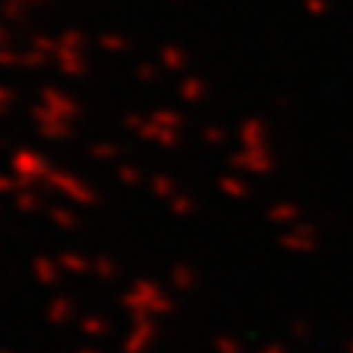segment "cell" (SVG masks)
<instances>
[{"label": "cell", "mask_w": 353, "mask_h": 353, "mask_svg": "<svg viewBox=\"0 0 353 353\" xmlns=\"http://www.w3.org/2000/svg\"><path fill=\"white\" fill-rule=\"evenodd\" d=\"M85 353H94V350H85Z\"/></svg>", "instance_id": "30bf717a"}, {"label": "cell", "mask_w": 353, "mask_h": 353, "mask_svg": "<svg viewBox=\"0 0 353 353\" xmlns=\"http://www.w3.org/2000/svg\"><path fill=\"white\" fill-rule=\"evenodd\" d=\"M271 218L274 221H292V218H297V209L294 206H274L271 209Z\"/></svg>", "instance_id": "3957f363"}, {"label": "cell", "mask_w": 353, "mask_h": 353, "mask_svg": "<svg viewBox=\"0 0 353 353\" xmlns=\"http://www.w3.org/2000/svg\"><path fill=\"white\" fill-rule=\"evenodd\" d=\"M176 280H180V283H176V285H180V289H192V280H194V274H189V277H185V271L180 268V271H176Z\"/></svg>", "instance_id": "5b68a950"}, {"label": "cell", "mask_w": 353, "mask_h": 353, "mask_svg": "<svg viewBox=\"0 0 353 353\" xmlns=\"http://www.w3.org/2000/svg\"><path fill=\"white\" fill-rule=\"evenodd\" d=\"M265 353H283L280 347H271V350H265Z\"/></svg>", "instance_id": "9c48e42d"}, {"label": "cell", "mask_w": 353, "mask_h": 353, "mask_svg": "<svg viewBox=\"0 0 353 353\" xmlns=\"http://www.w3.org/2000/svg\"><path fill=\"white\" fill-rule=\"evenodd\" d=\"M85 333L88 336H103L106 333V324L103 321H85Z\"/></svg>", "instance_id": "277c9868"}, {"label": "cell", "mask_w": 353, "mask_h": 353, "mask_svg": "<svg viewBox=\"0 0 353 353\" xmlns=\"http://www.w3.org/2000/svg\"><path fill=\"white\" fill-rule=\"evenodd\" d=\"M221 189H224V194H230V197H245L248 194L245 183H239V180H221Z\"/></svg>", "instance_id": "7a4b0ae2"}, {"label": "cell", "mask_w": 353, "mask_h": 353, "mask_svg": "<svg viewBox=\"0 0 353 353\" xmlns=\"http://www.w3.org/2000/svg\"><path fill=\"white\" fill-rule=\"evenodd\" d=\"M9 185H12V183H9L6 176H0V192H9Z\"/></svg>", "instance_id": "ba28073f"}, {"label": "cell", "mask_w": 353, "mask_h": 353, "mask_svg": "<svg viewBox=\"0 0 353 353\" xmlns=\"http://www.w3.org/2000/svg\"><path fill=\"white\" fill-rule=\"evenodd\" d=\"M171 192V180H162V176H157V194H168Z\"/></svg>", "instance_id": "8992f818"}, {"label": "cell", "mask_w": 353, "mask_h": 353, "mask_svg": "<svg viewBox=\"0 0 353 353\" xmlns=\"http://www.w3.org/2000/svg\"><path fill=\"white\" fill-rule=\"evenodd\" d=\"M53 180H59V185H62L59 192H65L68 197H74V201H80V203H92V201H94L92 192H88L85 185H83L80 180H77V176H59V174H57Z\"/></svg>", "instance_id": "6da1fadb"}, {"label": "cell", "mask_w": 353, "mask_h": 353, "mask_svg": "<svg viewBox=\"0 0 353 353\" xmlns=\"http://www.w3.org/2000/svg\"><path fill=\"white\" fill-rule=\"evenodd\" d=\"M18 206L21 209H36L39 203H36V197H18Z\"/></svg>", "instance_id": "52a82bcc"}]
</instances>
